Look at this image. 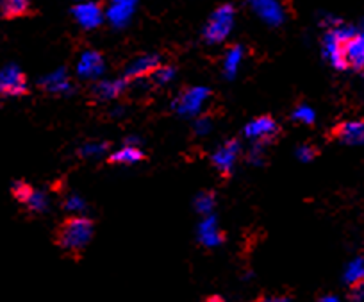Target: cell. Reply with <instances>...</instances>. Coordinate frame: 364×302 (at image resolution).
I'll list each match as a JSON object with an SVG mask.
<instances>
[{
	"label": "cell",
	"mask_w": 364,
	"mask_h": 302,
	"mask_svg": "<svg viewBox=\"0 0 364 302\" xmlns=\"http://www.w3.org/2000/svg\"><path fill=\"white\" fill-rule=\"evenodd\" d=\"M93 233H95V226L87 217H70L59 226L55 233V244L66 254L77 256L90 245Z\"/></svg>",
	"instance_id": "cell-1"
},
{
	"label": "cell",
	"mask_w": 364,
	"mask_h": 302,
	"mask_svg": "<svg viewBox=\"0 0 364 302\" xmlns=\"http://www.w3.org/2000/svg\"><path fill=\"white\" fill-rule=\"evenodd\" d=\"M357 29L348 26H343L341 22L336 26L328 27L323 36V56L328 61V65L334 66L336 70H345V45L350 38L355 34Z\"/></svg>",
	"instance_id": "cell-2"
},
{
	"label": "cell",
	"mask_w": 364,
	"mask_h": 302,
	"mask_svg": "<svg viewBox=\"0 0 364 302\" xmlns=\"http://www.w3.org/2000/svg\"><path fill=\"white\" fill-rule=\"evenodd\" d=\"M234 24H236V11H234L232 6H220L218 9L213 11L208 24H205L204 40L209 45L223 43L230 36V33H232Z\"/></svg>",
	"instance_id": "cell-3"
},
{
	"label": "cell",
	"mask_w": 364,
	"mask_h": 302,
	"mask_svg": "<svg viewBox=\"0 0 364 302\" xmlns=\"http://www.w3.org/2000/svg\"><path fill=\"white\" fill-rule=\"evenodd\" d=\"M211 90L205 86H191L178 93V97L173 100V108L181 117L195 118L200 117L204 111L205 104L211 98Z\"/></svg>",
	"instance_id": "cell-4"
},
{
	"label": "cell",
	"mask_w": 364,
	"mask_h": 302,
	"mask_svg": "<svg viewBox=\"0 0 364 302\" xmlns=\"http://www.w3.org/2000/svg\"><path fill=\"white\" fill-rule=\"evenodd\" d=\"M248 8L262 24L281 27L286 22V8L282 0H247Z\"/></svg>",
	"instance_id": "cell-5"
},
{
	"label": "cell",
	"mask_w": 364,
	"mask_h": 302,
	"mask_svg": "<svg viewBox=\"0 0 364 302\" xmlns=\"http://www.w3.org/2000/svg\"><path fill=\"white\" fill-rule=\"evenodd\" d=\"M243 135L245 138H248L250 142L268 145V143L272 142V140H275V136L279 135V125L272 117L262 115V117L254 118V120H250L245 125Z\"/></svg>",
	"instance_id": "cell-6"
},
{
	"label": "cell",
	"mask_w": 364,
	"mask_h": 302,
	"mask_svg": "<svg viewBox=\"0 0 364 302\" xmlns=\"http://www.w3.org/2000/svg\"><path fill=\"white\" fill-rule=\"evenodd\" d=\"M72 15L73 20H75L84 31L97 29V27L102 26V22L106 20V16H104V8L100 4H97L95 0H82V2L75 4L72 9Z\"/></svg>",
	"instance_id": "cell-7"
},
{
	"label": "cell",
	"mask_w": 364,
	"mask_h": 302,
	"mask_svg": "<svg viewBox=\"0 0 364 302\" xmlns=\"http://www.w3.org/2000/svg\"><path fill=\"white\" fill-rule=\"evenodd\" d=\"M138 0H109L104 9V16L114 29H124L134 19Z\"/></svg>",
	"instance_id": "cell-8"
},
{
	"label": "cell",
	"mask_w": 364,
	"mask_h": 302,
	"mask_svg": "<svg viewBox=\"0 0 364 302\" xmlns=\"http://www.w3.org/2000/svg\"><path fill=\"white\" fill-rule=\"evenodd\" d=\"M13 195H15V199L18 200L20 204H23L33 213H45L48 209V206H50L47 193L33 188L27 182H16L13 186Z\"/></svg>",
	"instance_id": "cell-9"
},
{
	"label": "cell",
	"mask_w": 364,
	"mask_h": 302,
	"mask_svg": "<svg viewBox=\"0 0 364 302\" xmlns=\"http://www.w3.org/2000/svg\"><path fill=\"white\" fill-rule=\"evenodd\" d=\"M240 154H241L240 142H237V140H229V142L222 143V145L213 152V157H211L213 167H215L223 177H227V175L232 174L234 168H236L237 160H240Z\"/></svg>",
	"instance_id": "cell-10"
},
{
	"label": "cell",
	"mask_w": 364,
	"mask_h": 302,
	"mask_svg": "<svg viewBox=\"0 0 364 302\" xmlns=\"http://www.w3.org/2000/svg\"><path fill=\"white\" fill-rule=\"evenodd\" d=\"M26 91L27 79L18 66L8 65L0 70V95L20 97V95H26Z\"/></svg>",
	"instance_id": "cell-11"
},
{
	"label": "cell",
	"mask_w": 364,
	"mask_h": 302,
	"mask_svg": "<svg viewBox=\"0 0 364 302\" xmlns=\"http://www.w3.org/2000/svg\"><path fill=\"white\" fill-rule=\"evenodd\" d=\"M106 70V61H104L102 54L97 51H84L79 56V61H77L75 72L80 79H99L100 76Z\"/></svg>",
	"instance_id": "cell-12"
},
{
	"label": "cell",
	"mask_w": 364,
	"mask_h": 302,
	"mask_svg": "<svg viewBox=\"0 0 364 302\" xmlns=\"http://www.w3.org/2000/svg\"><path fill=\"white\" fill-rule=\"evenodd\" d=\"M161 66L159 56L156 54H143L138 56L136 59H132L131 63L125 68L124 79L127 80H141L145 77H150L157 68Z\"/></svg>",
	"instance_id": "cell-13"
},
{
	"label": "cell",
	"mask_w": 364,
	"mask_h": 302,
	"mask_svg": "<svg viewBox=\"0 0 364 302\" xmlns=\"http://www.w3.org/2000/svg\"><path fill=\"white\" fill-rule=\"evenodd\" d=\"M198 244L205 249H216L225 241V234L220 229L218 220L215 215H208L202 219V222L198 224Z\"/></svg>",
	"instance_id": "cell-14"
},
{
	"label": "cell",
	"mask_w": 364,
	"mask_h": 302,
	"mask_svg": "<svg viewBox=\"0 0 364 302\" xmlns=\"http://www.w3.org/2000/svg\"><path fill=\"white\" fill-rule=\"evenodd\" d=\"M346 66L353 70H364V24L359 31H355L352 38L345 45Z\"/></svg>",
	"instance_id": "cell-15"
},
{
	"label": "cell",
	"mask_w": 364,
	"mask_h": 302,
	"mask_svg": "<svg viewBox=\"0 0 364 302\" xmlns=\"http://www.w3.org/2000/svg\"><path fill=\"white\" fill-rule=\"evenodd\" d=\"M40 86L43 88L47 93L52 95H65L72 93V80H70L68 73L65 68H58L54 72L47 73L43 79H40Z\"/></svg>",
	"instance_id": "cell-16"
},
{
	"label": "cell",
	"mask_w": 364,
	"mask_h": 302,
	"mask_svg": "<svg viewBox=\"0 0 364 302\" xmlns=\"http://www.w3.org/2000/svg\"><path fill=\"white\" fill-rule=\"evenodd\" d=\"M334 138L346 145L364 143V120H348L334 129Z\"/></svg>",
	"instance_id": "cell-17"
},
{
	"label": "cell",
	"mask_w": 364,
	"mask_h": 302,
	"mask_svg": "<svg viewBox=\"0 0 364 302\" xmlns=\"http://www.w3.org/2000/svg\"><path fill=\"white\" fill-rule=\"evenodd\" d=\"M125 88H127V80L125 79H104L93 86L91 93H93L97 100L106 103V100H113V98L120 97L125 91Z\"/></svg>",
	"instance_id": "cell-18"
},
{
	"label": "cell",
	"mask_w": 364,
	"mask_h": 302,
	"mask_svg": "<svg viewBox=\"0 0 364 302\" xmlns=\"http://www.w3.org/2000/svg\"><path fill=\"white\" fill-rule=\"evenodd\" d=\"M245 59V48L241 45H232L227 48L225 56H223V76L227 79H234L241 68V63Z\"/></svg>",
	"instance_id": "cell-19"
},
{
	"label": "cell",
	"mask_w": 364,
	"mask_h": 302,
	"mask_svg": "<svg viewBox=\"0 0 364 302\" xmlns=\"http://www.w3.org/2000/svg\"><path fill=\"white\" fill-rule=\"evenodd\" d=\"M139 161H143L141 149L138 145H129V143H125L122 149L109 156V163L113 165H136Z\"/></svg>",
	"instance_id": "cell-20"
},
{
	"label": "cell",
	"mask_w": 364,
	"mask_h": 302,
	"mask_svg": "<svg viewBox=\"0 0 364 302\" xmlns=\"http://www.w3.org/2000/svg\"><path fill=\"white\" fill-rule=\"evenodd\" d=\"M343 281L346 286H353L357 283H364V256H357L348 265L345 266L343 272Z\"/></svg>",
	"instance_id": "cell-21"
},
{
	"label": "cell",
	"mask_w": 364,
	"mask_h": 302,
	"mask_svg": "<svg viewBox=\"0 0 364 302\" xmlns=\"http://www.w3.org/2000/svg\"><path fill=\"white\" fill-rule=\"evenodd\" d=\"M0 11L8 19H18L29 11V0H0Z\"/></svg>",
	"instance_id": "cell-22"
},
{
	"label": "cell",
	"mask_w": 364,
	"mask_h": 302,
	"mask_svg": "<svg viewBox=\"0 0 364 302\" xmlns=\"http://www.w3.org/2000/svg\"><path fill=\"white\" fill-rule=\"evenodd\" d=\"M216 208V195L213 192H202L198 193V197L195 199V209L200 213L202 217L213 215Z\"/></svg>",
	"instance_id": "cell-23"
},
{
	"label": "cell",
	"mask_w": 364,
	"mask_h": 302,
	"mask_svg": "<svg viewBox=\"0 0 364 302\" xmlns=\"http://www.w3.org/2000/svg\"><path fill=\"white\" fill-rule=\"evenodd\" d=\"M63 208H65V212L70 213V217H80L86 212V202H84L82 197L75 195V193H68L65 202H63Z\"/></svg>",
	"instance_id": "cell-24"
},
{
	"label": "cell",
	"mask_w": 364,
	"mask_h": 302,
	"mask_svg": "<svg viewBox=\"0 0 364 302\" xmlns=\"http://www.w3.org/2000/svg\"><path fill=\"white\" fill-rule=\"evenodd\" d=\"M107 152V143L102 142H90L84 143L79 149V156L82 157H102Z\"/></svg>",
	"instance_id": "cell-25"
},
{
	"label": "cell",
	"mask_w": 364,
	"mask_h": 302,
	"mask_svg": "<svg viewBox=\"0 0 364 302\" xmlns=\"http://www.w3.org/2000/svg\"><path fill=\"white\" fill-rule=\"evenodd\" d=\"M291 118L295 122H300L304 125H313L314 120H316V115H314L313 108L306 106V104H300V106L295 108Z\"/></svg>",
	"instance_id": "cell-26"
},
{
	"label": "cell",
	"mask_w": 364,
	"mask_h": 302,
	"mask_svg": "<svg viewBox=\"0 0 364 302\" xmlns=\"http://www.w3.org/2000/svg\"><path fill=\"white\" fill-rule=\"evenodd\" d=\"M150 77H152L157 86H166V84H170L175 79V68L173 66L161 65Z\"/></svg>",
	"instance_id": "cell-27"
},
{
	"label": "cell",
	"mask_w": 364,
	"mask_h": 302,
	"mask_svg": "<svg viewBox=\"0 0 364 302\" xmlns=\"http://www.w3.org/2000/svg\"><path fill=\"white\" fill-rule=\"evenodd\" d=\"M264 147L266 145H261V143H254L250 149V152H248V161L254 165H262L264 163Z\"/></svg>",
	"instance_id": "cell-28"
},
{
	"label": "cell",
	"mask_w": 364,
	"mask_h": 302,
	"mask_svg": "<svg viewBox=\"0 0 364 302\" xmlns=\"http://www.w3.org/2000/svg\"><path fill=\"white\" fill-rule=\"evenodd\" d=\"M213 131V120L211 117H198L195 122V132L198 136H205Z\"/></svg>",
	"instance_id": "cell-29"
},
{
	"label": "cell",
	"mask_w": 364,
	"mask_h": 302,
	"mask_svg": "<svg viewBox=\"0 0 364 302\" xmlns=\"http://www.w3.org/2000/svg\"><path fill=\"white\" fill-rule=\"evenodd\" d=\"M296 156H299V160L304 161V163H309V161H313L314 157H316V149H314L313 145H300L299 149H296Z\"/></svg>",
	"instance_id": "cell-30"
},
{
	"label": "cell",
	"mask_w": 364,
	"mask_h": 302,
	"mask_svg": "<svg viewBox=\"0 0 364 302\" xmlns=\"http://www.w3.org/2000/svg\"><path fill=\"white\" fill-rule=\"evenodd\" d=\"M350 301L352 302H363L364 301V283H357L350 286Z\"/></svg>",
	"instance_id": "cell-31"
},
{
	"label": "cell",
	"mask_w": 364,
	"mask_h": 302,
	"mask_svg": "<svg viewBox=\"0 0 364 302\" xmlns=\"http://www.w3.org/2000/svg\"><path fill=\"white\" fill-rule=\"evenodd\" d=\"M255 302H293V301L289 297H286V295H266V297L257 298Z\"/></svg>",
	"instance_id": "cell-32"
},
{
	"label": "cell",
	"mask_w": 364,
	"mask_h": 302,
	"mask_svg": "<svg viewBox=\"0 0 364 302\" xmlns=\"http://www.w3.org/2000/svg\"><path fill=\"white\" fill-rule=\"evenodd\" d=\"M320 302H341V298H338L336 295H325L320 298Z\"/></svg>",
	"instance_id": "cell-33"
}]
</instances>
